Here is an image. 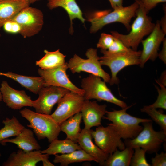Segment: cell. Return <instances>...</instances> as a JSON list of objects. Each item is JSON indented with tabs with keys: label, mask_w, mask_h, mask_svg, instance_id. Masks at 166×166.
Masks as SVG:
<instances>
[{
	"label": "cell",
	"mask_w": 166,
	"mask_h": 166,
	"mask_svg": "<svg viewBox=\"0 0 166 166\" xmlns=\"http://www.w3.org/2000/svg\"><path fill=\"white\" fill-rule=\"evenodd\" d=\"M136 0L139 7L136 10V18L131 26L130 32L127 34H123L116 31L111 32L112 34L126 47L135 51L137 50L144 37L152 32L155 25L148 15L140 0Z\"/></svg>",
	"instance_id": "cell-1"
},
{
	"label": "cell",
	"mask_w": 166,
	"mask_h": 166,
	"mask_svg": "<svg viewBox=\"0 0 166 166\" xmlns=\"http://www.w3.org/2000/svg\"><path fill=\"white\" fill-rule=\"evenodd\" d=\"M132 105L128 106L120 110H106V116L103 118L111 122L121 138L124 140L133 139L138 135L143 128L140 125V123L152 121L149 119L135 117L127 113V110Z\"/></svg>",
	"instance_id": "cell-2"
},
{
	"label": "cell",
	"mask_w": 166,
	"mask_h": 166,
	"mask_svg": "<svg viewBox=\"0 0 166 166\" xmlns=\"http://www.w3.org/2000/svg\"><path fill=\"white\" fill-rule=\"evenodd\" d=\"M20 113L21 116L29 122L27 127L33 129L39 140L46 138L50 143L58 139L61 131L60 124L50 114L38 113L27 108L21 110Z\"/></svg>",
	"instance_id": "cell-3"
},
{
	"label": "cell",
	"mask_w": 166,
	"mask_h": 166,
	"mask_svg": "<svg viewBox=\"0 0 166 166\" xmlns=\"http://www.w3.org/2000/svg\"><path fill=\"white\" fill-rule=\"evenodd\" d=\"M103 55L99 57L102 65L110 69L111 76L109 82L111 85L118 84L119 80L118 73L125 67L132 65H139L141 51H135L130 49L126 51L113 53L108 50H101Z\"/></svg>",
	"instance_id": "cell-4"
},
{
	"label": "cell",
	"mask_w": 166,
	"mask_h": 166,
	"mask_svg": "<svg viewBox=\"0 0 166 166\" xmlns=\"http://www.w3.org/2000/svg\"><path fill=\"white\" fill-rule=\"evenodd\" d=\"M139 4L136 0L129 6L117 8L110 13L101 15L100 12L96 13L89 18L91 23L90 32L95 33L105 25L115 22L124 25L128 31H130V23L132 18L136 16Z\"/></svg>",
	"instance_id": "cell-5"
},
{
	"label": "cell",
	"mask_w": 166,
	"mask_h": 166,
	"mask_svg": "<svg viewBox=\"0 0 166 166\" xmlns=\"http://www.w3.org/2000/svg\"><path fill=\"white\" fill-rule=\"evenodd\" d=\"M141 123L143 128L138 135L133 139L124 140L126 147L133 149L140 148L150 154L157 152L162 144L166 142V133L162 130H155L152 121Z\"/></svg>",
	"instance_id": "cell-6"
},
{
	"label": "cell",
	"mask_w": 166,
	"mask_h": 166,
	"mask_svg": "<svg viewBox=\"0 0 166 166\" xmlns=\"http://www.w3.org/2000/svg\"><path fill=\"white\" fill-rule=\"evenodd\" d=\"M106 83L99 77L91 74L83 78L81 81V87L84 92L85 100L95 99L99 101H105L122 109L127 106L126 103L114 96Z\"/></svg>",
	"instance_id": "cell-7"
},
{
	"label": "cell",
	"mask_w": 166,
	"mask_h": 166,
	"mask_svg": "<svg viewBox=\"0 0 166 166\" xmlns=\"http://www.w3.org/2000/svg\"><path fill=\"white\" fill-rule=\"evenodd\" d=\"M87 59H84L75 54L67 63L68 69L72 73L85 72L99 76L106 82L109 83L110 76L102 68L96 49L90 48L86 51Z\"/></svg>",
	"instance_id": "cell-8"
},
{
	"label": "cell",
	"mask_w": 166,
	"mask_h": 166,
	"mask_svg": "<svg viewBox=\"0 0 166 166\" xmlns=\"http://www.w3.org/2000/svg\"><path fill=\"white\" fill-rule=\"evenodd\" d=\"M11 20L19 24L21 29L19 34L24 38L38 34L42 30L44 24L42 12L29 6L22 10Z\"/></svg>",
	"instance_id": "cell-9"
},
{
	"label": "cell",
	"mask_w": 166,
	"mask_h": 166,
	"mask_svg": "<svg viewBox=\"0 0 166 166\" xmlns=\"http://www.w3.org/2000/svg\"><path fill=\"white\" fill-rule=\"evenodd\" d=\"M91 135L95 144L105 153L110 155L118 149L123 150L126 147L124 142L111 123L106 127L99 126Z\"/></svg>",
	"instance_id": "cell-10"
},
{
	"label": "cell",
	"mask_w": 166,
	"mask_h": 166,
	"mask_svg": "<svg viewBox=\"0 0 166 166\" xmlns=\"http://www.w3.org/2000/svg\"><path fill=\"white\" fill-rule=\"evenodd\" d=\"M85 99L84 95L70 91L58 102L57 106L51 114L59 124L81 111Z\"/></svg>",
	"instance_id": "cell-11"
},
{
	"label": "cell",
	"mask_w": 166,
	"mask_h": 166,
	"mask_svg": "<svg viewBox=\"0 0 166 166\" xmlns=\"http://www.w3.org/2000/svg\"><path fill=\"white\" fill-rule=\"evenodd\" d=\"M68 69L67 63L57 68L45 70L39 68L38 74L44 81V87L55 86L66 89L70 91L84 95V91L74 85L66 73Z\"/></svg>",
	"instance_id": "cell-12"
},
{
	"label": "cell",
	"mask_w": 166,
	"mask_h": 166,
	"mask_svg": "<svg viewBox=\"0 0 166 166\" xmlns=\"http://www.w3.org/2000/svg\"><path fill=\"white\" fill-rule=\"evenodd\" d=\"M69 91L66 89L59 87H43L38 93V98L34 101L33 107L37 113L50 115L54 105Z\"/></svg>",
	"instance_id": "cell-13"
},
{
	"label": "cell",
	"mask_w": 166,
	"mask_h": 166,
	"mask_svg": "<svg viewBox=\"0 0 166 166\" xmlns=\"http://www.w3.org/2000/svg\"><path fill=\"white\" fill-rule=\"evenodd\" d=\"M149 35L141 42L143 50L140 57L139 65L141 68L144 67L148 61H154L158 57L159 47L166 35L161 29L160 21H156L154 29Z\"/></svg>",
	"instance_id": "cell-14"
},
{
	"label": "cell",
	"mask_w": 166,
	"mask_h": 166,
	"mask_svg": "<svg viewBox=\"0 0 166 166\" xmlns=\"http://www.w3.org/2000/svg\"><path fill=\"white\" fill-rule=\"evenodd\" d=\"M0 91L2 100L7 106L12 109H19L25 106L33 107L34 101L24 91L13 89L6 81L2 82Z\"/></svg>",
	"instance_id": "cell-15"
},
{
	"label": "cell",
	"mask_w": 166,
	"mask_h": 166,
	"mask_svg": "<svg viewBox=\"0 0 166 166\" xmlns=\"http://www.w3.org/2000/svg\"><path fill=\"white\" fill-rule=\"evenodd\" d=\"M106 107L105 104L99 105L96 101L85 100L81 111L84 128L90 129L92 127L100 126L101 119L106 114Z\"/></svg>",
	"instance_id": "cell-16"
},
{
	"label": "cell",
	"mask_w": 166,
	"mask_h": 166,
	"mask_svg": "<svg viewBox=\"0 0 166 166\" xmlns=\"http://www.w3.org/2000/svg\"><path fill=\"white\" fill-rule=\"evenodd\" d=\"M48 154H43L40 149L29 152L19 149L10 155L2 164L3 166H35Z\"/></svg>",
	"instance_id": "cell-17"
},
{
	"label": "cell",
	"mask_w": 166,
	"mask_h": 166,
	"mask_svg": "<svg viewBox=\"0 0 166 166\" xmlns=\"http://www.w3.org/2000/svg\"><path fill=\"white\" fill-rule=\"evenodd\" d=\"M92 130L85 128L81 130L77 143L82 149L95 158L99 165L104 166L109 155L103 152L93 142Z\"/></svg>",
	"instance_id": "cell-18"
},
{
	"label": "cell",
	"mask_w": 166,
	"mask_h": 166,
	"mask_svg": "<svg viewBox=\"0 0 166 166\" xmlns=\"http://www.w3.org/2000/svg\"><path fill=\"white\" fill-rule=\"evenodd\" d=\"M27 0H7L0 2V30L7 22L29 6Z\"/></svg>",
	"instance_id": "cell-19"
},
{
	"label": "cell",
	"mask_w": 166,
	"mask_h": 166,
	"mask_svg": "<svg viewBox=\"0 0 166 166\" xmlns=\"http://www.w3.org/2000/svg\"><path fill=\"white\" fill-rule=\"evenodd\" d=\"M47 6L52 10L58 7H61L67 12L69 17L70 26V34L73 32V20L76 18L80 20L83 23L85 21L82 13L75 0H48Z\"/></svg>",
	"instance_id": "cell-20"
},
{
	"label": "cell",
	"mask_w": 166,
	"mask_h": 166,
	"mask_svg": "<svg viewBox=\"0 0 166 166\" xmlns=\"http://www.w3.org/2000/svg\"><path fill=\"white\" fill-rule=\"evenodd\" d=\"M34 133L30 129L25 128L15 138H7L1 142L14 144L19 149L26 152L40 150L41 147L35 138Z\"/></svg>",
	"instance_id": "cell-21"
},
{
	"label": "cell",
	"mask_w": 166,
	"mask_h": 166,
	"mask_svg": "<svg viewBox=\"0 0 166 166\" xmlns=\"http://www.w3.org/2000/svg\"><path fill=\"white\" fill-rule=\"evenodd\" d=\"M0 75H3L15 80L35 94H38L41 89L44 87V80L41 77L27 76L10 72L5 73H0Z\"/></svg>",
	"instance_id": "cell-22"
},
{
	"label": "cell",
	"mask_w": 166,
	"mask_h": 166,
	"mask_svg": "<svg viewBox=\"0 0 166 166\" xmlns=\"http://www.w3.org/2000/svg\"><path fill=\"white\" fill-rule=\"evenodd\" d=\"M82 118L81 112H79L60 124L61 131L66 135V139L77 143L81 130L80 124Z\"/></svg>",
	"instance_id": "cell-23"
},
{
	"label": "cell",
	"mask_w": 166,
	"mask_h": 166,
	"mask_svg": "<svg viewBox=\"0 0 166 166\" xmlns=\"http://www.w3.org/2000/svg\"><path fill=\"white\" fill-rule=\"evenodd\" d=\"M79 144L68 139L60 140L57 139L51 142L46 149L42 151L43 154L55 155L68 153L75 150L81 149Z\"/></svg>",
	"instance_id": "cell-24"
},
{
	"label": "cell",
	"mask_w": 166,
	"mask_h": 166,
	"mask_svg": "<svg viewBox=\"0 0 166 166\" xmlns=\"http://www.w3.org/2000/svg\"><path fill=\"white\" fill-rule=\"evenodd\" d=\"M54 156L53 162L60 163L62 166H67L70 164L85 161H94L97 162L95 158L82 149L61 155L56 154Z\"/></svg>",
	"instance_id": "cell-25"
},
{
	"label": "cell",
	"mask_w": 166,
	"mask_h": 166,
	"mask_svg": "<svg viewBox=\"0 0 166 166\" xmlns=\"http://www.w3.org/2000/svg\"><path fill=\"white\" fill-rule=\"evenodd\" d=\"M45 55L36 62V65L45 70L52 69L59 67L65 64L66 56L61 53L58 49L55 51L44 50Z\"/></svg>",
	"instance_id": "cell-26"
},
{
	"label": "cell",
	"mask_w": 166,
	"mask_h": 166,
	"mask_svg": "<svg viewBox=\"0 0 166 166\" xmlns=\"http://www.w3.org/2000/svg\"><path fill=\"white\" fill-rule=\"evenodd\" d=\"M134 149L126 147L123 150L117 149L109 155L105 162V166H129Z\"/></svg>",
	"instance_id": "cell-27"
},
{
	"label": "cell",
	"mask_w": 166,
	"mask_h": 166,
	"mask_svg": "<svg viewBox=\"0 0 166 166\" xmlns=\"http://www.w3.org/2000/svg\"><path fill=\"white\" fill-rule=\"evenodd\" d=\"M4 127L0 129V142L10 137L18 135L25 128L14 116L3 121Z\"/></svg>",
	"instance_id": "cell-28"
},
{
	"label": "cell",
	"mask_w": 166,
	"mask_h": 166,
	"mask_svg": "<svg viewBox=\"0 0 166 166\" xmlns=\"http://www.w3.org/2000/svg\"><path fill=\"white\" fill-rule=\"evenodd\" d=\"M141 111L148 114L153 120L160 127L161 129L166 133V115L162 109L150 108L144 106L140 109Z\"/></svg>",
	"instance_id": "cell-29"
},
{
	"label": "cell",
	"mask_w": 166,
	"mask_h": 166,
	"mask_svg": "<svg viewBox=\"0 0 166 166\" xmlns=\"http://www.w3.org/2000/svg\"><path fill=\"white\" fill-rule=\"evenodd\" d=\"M160 86V89L155 86L158 92V95L157 99L153 104L148 105H145L148 108L157 109L160 108L166 109V88L165 86L156 81Z\"/></svg>",
	"instance_id": "cell-30"
},
{
	"label": "cell",
	"mask_w": 166,
	"mask_h": 166,
	"mask_svg": "<svg viewBox=\"0 0 166 166\" xmlns=\"http://www.w3.org/2000/svg\"><path fill=\"white\" fill-rule=\"evenodd\" d=\"M134 149L130 164L131 166H151L147 162L145 157L146 151L140 148Z\"/></svg>",
	"instance_id": "cell-31"
},
{
	"label": "cell",
	"mask_w": 166,
	"mask_h": 166,
	"mask_svg": "<svg viewBox=\"0 0 166 166\" xmlns=\"http://www.w3.org/2000/svg\"><path fill=\"white\" fill-rule=\"evenodd\" d=\"M114 38L112 34L102 33L97 44V48L101 50H107L113 43Z\"/></svg>",
	"instance_id": "cell-32"
},
{
	"label": "cell",
	"mask_w": 166,
	"mask_h": 166,
	"mask_svg": "<svg viewBox=\"0 0 166 166\" xmlns=\"http://www.w3.org/2000/svg\"><path fill=\"white\" fill-rule=\"evenodd\" d=\"M114 38L113 43L107 50L108 51L113 53L121 52L126 51L131 49L126 47L119 39Z\"/></svg>",
	"instance_id": "cell-33"
},
{
	"label": "cell",
	"mask_w": 166,
	"mask_h": 166,
	"mask_svg": "<svg viewBox=\"0 0 166 166\" xmlns=\"http://www.w3.org/2000/svg\"><path fill=\"white\" fill-rule=\"evenodd\" d=\"M4 30L10 34H20V27L15 21L11 20L6 22L3 26Z\"/></svg>",
	"instance_id": "cell-34"
},
{
	"label": "cell",
	"mask_w": 166,
	"mask_h": 166,
	"mask_svg": "<svg viewBox=\"0 0 166 166\" xmlns=\"http://www.w3.org/2000/svg\"><path fill=\"white\" fill-rule=\"evenodd\" d=\"M155 156L151 159V166H166V153L163 152L160 154L156 153Z\"/></svg>",
	"instance_id": "cell-35"
},
{
	"label": "cell",
	"mask_w": 166,
	"mask_h": 166,
	"mask_svg": "<svg viewBox=\"0 0 166 166\" xmlns=\"http://www.w3.org/2000/svg\"><path fill=\"white\" fill-rule=\"evenodd\" d=\"M140 1L148 14L151 10L155 7L158 4L165 2L166 0H140Z\"/></svg>",
	"instance_id": "cell-36"
},
{
	"label": "cell",
	"mask_w": 166,
	"mask_h": 166,
	"mask_svg": "<svg viewBox=\"0 0 166 166\" xmlns=\"http://www.w3.org/2000/svg\"><path fill=\"white\" fill-rule=\"evenodd\" d=\"M163 47L161 51L158 53V57L165 64L166 63V38L164 39L162 42Z\"/></svg>",
	"instance_id": "cell-37"
},
{
	"label": "cell",
	"mask_w": 166,
	"mask_h": 166,
	"mask_svg": "<svg viewBox=\"0 0 166 166\" xmlns=\"http://www.w3.org/2000/svg\"><path fill=\"white\" fill-rule=\"evenodd\" d=\"M113 9L123 6V0H108Z\"/></svg>",
	"instance_id": "cell-38"
},
{
	"label": "cell",
	"mask_w": 166,
	"mask_h": 166,
	"mask_svg": "<svg viewBox=\"0 0 166 166\" xmlns=\"http://www.w3.org/2000/svg\"><path fill=\"white\" fill-rule=\"evenodd\" d=\"M160 22L161 29L163 32L166 34V12L164 16L162 18Z\"/></svg>",
	"instance_id": "cell-39"
},
{
	"label": "cell",
	"mask_w": 166,
	"mask_h": 166,
	"mask_svg": "<svg viewBox=\"0 0 166 166\" xmlns=\"http://www.w3.org/2000/svg\"><path fill=\"white\" fill-rule=\"evenodd\" d=\"M49 155H47L42 160L43 165L44 166H54L49 160Z\"/></svg>",
	"instance_id": "cell-40"
},
{
	"label": "cell",
	"mask_w": 166,
	"mask_h": 166,
	"mask_svg": "<svg viewBox=\"0 0 166 166\" xmlns=\"http://www.w3.org/2000/svg\"><path fill=\"white\" fill-rule=\"evenodd\" d=\"M156 81L166 86V71H164L162 73L160 79V81H159L157 80Z\"/></svg>",
	"instance_id": "cell-41"
},
{
	"label": "cell",
	"mask_w": 166,
	"mask_h": 166,
	"mask_svg": "<svg viewBox=\"0 0 166 166\" xmlns=\"http://www.w3.org/2000/svg\"><path fill=\"white\" fill-rule=\"evenodd\" d=\"M30 4H33L36 2L41 1L42 0H27Z\"/></svg>",
	"instance_id": "cell-42"
},
{
	"label": "cell",
	"mask_w": 166,
	"mask_h": 166,
	"mask_svg": "<svg viewBox=\"0 0 166 166\" xmlns=\"http://www.w3.org/2000/svg\"><path fill=\"white\" fill-rule=\"evenodd\" d=\"M2 100V93L0 91V101H1Z\"/></svg>",
	"instance_id": "cell-43"
},
{
	"label": "cell",
	"mask_w": 166,
	"mask_h": 166,
	"mask_svg": "<svg viewBox=\"0 0 166 166\" xmlns=\"http://www.w3.org/2000/svg\"><path fill=\"white\" fill-rule=\"evenodd\" d=\"M5 0H0V2L3 1H5Z\"/></svg>",
	"instance_id": "cell-44"
},
{
	"label": "cell",
	"mask_w": 166,
	"mask_h": 166,
	"mask_svg": "<svg viewBox=\"0 0 166 166\" xmlns=\"http://www.w3.org/2000/svg\"><path fill=\"white\" fill-rule=\"evenodd\" d=\"M1 153H0V157H1Z\"/></svg>",
	"instance_id": "cell-45"
},
{
	"label": "cell",
	"mask_w": 166,
	"mask_h": 166,
	"mask_svg": "<svg viewBox=\"0 0 166 166\" xmlns=\"http://www.w3.org/2000/svg\"><path fill=\"white\" fill-rule=\"evenodd\" d=\"M1 34H0V37H1Z\"/></svg>",
	"instance_id": "cell-46"
}]
</instances>
